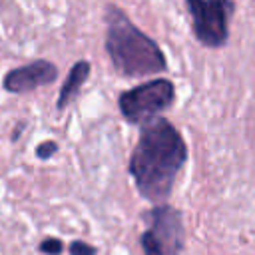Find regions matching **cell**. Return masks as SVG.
Returning a JSON list of instances; mask_svg holds the SVG:
<instances>
[{
	"label": "cell",
	"mask_w": 255,
	"mask_h": 255,
	"mask_svg": "<svg viewBox=\"0 0 255 255\" xmlns=\"http://www.w3.org/2000/svg\"><path fill=\"white\" fill-rule=\"evenodd\" d=\"M187 161V143L179 129L157 116L141 124L139 139L129 155L128 171L139 195L151 203H163L175 177Z\"/></svg>",
	"instance_id": "cell-1"
},
{
	"label": "cell",
	"mask_w": 255,
	"mask_h": 255,
	"mask_svg": "<svg viewBox=\"0 0 255 255\" xmlns=\"http://www.w3.org/2000/svg\"><path fill=\"white\" fill-rule=\"evenodd\" d=\"M106 52L114 68L129 78L159 74L167 68L161 48L116 4L106 6Z\"/></svg>",
	"instance_id": "cell-2"
},
{
	"label": "cell",
	"mask_w": 255,
	"mask_h": 255,
	"mask_svg": "<svg viewBox=\"0 0 255 255\" xmlns=\"http://www.w3.org/2000/svg\"><path fill=\"white\" fill-rule=\"evenodd\" d=\"M145 231L139 237L143 255H181L185 247V227L181 211L157 203L143 213Z\"/></svg>",
	"instance_id": "cell-3"
},
{
	"label": "cell",
	"mask_w": 255,
	"mask_h": 255,
	"mask_svg": "<svg viewBox=\"0 0 255 255\" xmlns=\"http://www.w3.org/2000/svg\"><path fill=\"white\" fill-rule=\"evenodd\" d=\"M175 100V86L167 78H155L143 82L131 90L120 94L118 106L126 122L145 124L167 110Z\"/></svg>",
	"instance_id": "cell-4"
},
{
	"label": "cell",
	"mask_w": 255,
	"mask_h": 255,
	"mask_svg": "<svg viewBox=\"0 0 255 255\" xmlns=\"http://www.w3.org/2000/svg\"><path fill=\"white\" fill-rule=\"evenodd\" d=\"M193 36L207 48H221L229 40V18L235 10L233 0H185Z\"/></svg>",
	"instance_id": "cell-5"
},
{
	"label": "cell",
	"mask_w": 255,
	"mask_h": 255,
	"mask_svg": "<svg viewBox=\"0 0 255 255\" xmlns=\"http://www.w3.org/2000/svg\"><path fill=\"white\" fill-rule=\"evenodd\" d=\"M58 78V68L56 64H52L50 60H34L30 64H24L20 68H14L10 70L4 80H2V86L6 92H12V94H26V92H32L40 86H50L54 84Z\"/></svg>",
	"instance_id": "cell-6"
},
{
	"label": "cell",
	"mask_w": 255,
	"mask_h": 255,
	"mask_svg": "<svg viewBox=\"0 0 255 255\" xmlns=\"http://www.w3.org/2000/svg\"><path fill=\"white\" fill-rule=\"evenodd\" d=\"M88 78H90V62H88V60L76 62V64L70 68V72H68L64 84H62V88H60L56 108H58V110H64V108L78 96L80 88L86 84Z\"/></svg>",
	"instance_id": "cell-7"
},
{
	"label": "cell",
	"mask_w": 255,
	"mask_h": 255,
	"mask_svg": "<svg viewBox=\"0 0 255 255\" xmlns=\"http://www.w3.org/2000/svg\"><path fill=\"white\" fill-rule=\"evenodd\" d=\"M40 253H44V255H60L62 251H64V243L58 239V237H48V239H44L42 243H40Z\"/></svg>",
	"instance_id": "cell-8"
},
{
	"label": "cell",
	"mask_w": 255,
	"mask_h": 255,
	"mask_svg": "<svg viewBox=\"0 0 255 255\" xmlns=\"http://www.w3.org/2000/svg\"><path fill=\"white\" fill-rule=\"evenodd\" d=\"M70 255H96L98 249L90 243H84V241H72L70 247H68Z\"/></svg>",
	"instance_id": "cell-9"
},
{
	"label": "cell",
	"mask_w": 255,
	"mask_h": 255,
	"mask_svg": "<svg viewBox=\"0 0 255 255\" xmlns=\"http://www.w3.org/2000/svg\"><path fill=\"white\" fill-rule=\"evenodd\" d=\"M56 149H58V143L52 141V139H48V141H42V143L36 147V155H38L40 159H48V157H52V155L56 153Z\"/></svg>",
	"instance_id": "cell-10"
}]
</instances>
